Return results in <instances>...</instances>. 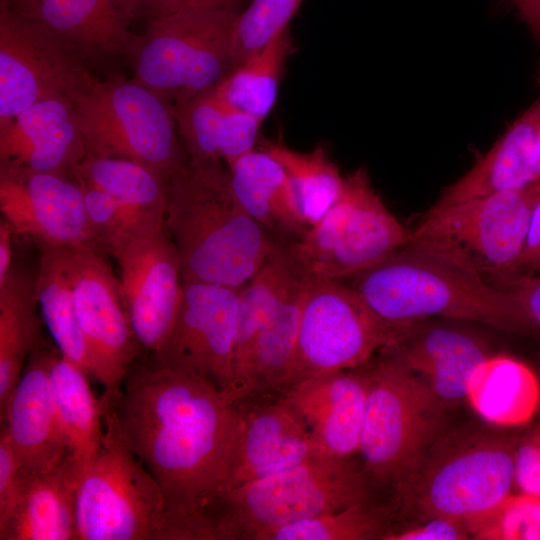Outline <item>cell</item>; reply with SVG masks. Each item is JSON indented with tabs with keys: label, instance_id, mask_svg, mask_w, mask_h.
I'll return each mask as SVG.
<instances>
[{
	"label": "cell",
	"instance_id": "cell-1",
	"mask_svg": "<svg viewBox=\"0 0 540 540\" xmlns=\"http://www.w3.org/2000/svg\"><path fill=\"white\" fill-rule=\"evenodd\" d=\"M101 401L112 406L126 442L160 486L165 540H211L212 516L235 462L238 405L212 381L153 354L132 365L115 397Z\"/></svg>",
	"mask_w": 540,
	"mask_h": 540
},
{
	"label": "cell",
	"instance_id": "cell-2",
	"mask_svg": "<svg viewBox=\"0 0 540 540\" xmlns=\"http://www.w3.org/2000/svg\"><path fill=\"white\" fill-rule=\"evenodd\" d=\"M346 280L381 320L396 327L445 317L525 334L521 312L506 290L465 259L424 241L408 240Z\"/></svg>",
	"mask_w": 540,
	"mask_h": 540
},
{
	"label": "cell",
	"instance_id": "cell-3",
	"mask_svg": "<svg viewBox=\"0 0 540 540\" xmlns=\"http://www.w3.org/2000/svg\"><path fill=\"white\" fill-rule=\"evenodd\" d=\"M164 226L186 283L241 288L283 242L233 194L222 160H188L167 183Z\"/></svg>",
	"mask_w": 540,
	"mask_h": 540
},
{
	"label": "cell",
	"instance_id": "cell-4",
	"mask_svg": "<svg viewBox=\"0 0 540 540\" xmlns=\"http://www.w3.org/2000/svg\"><path fill=\"white\" fill-rule=\"evenodd\" d=\"M377 486L355 457H311L225 491L211 540H263L283 526L373 499Z\"/></svg>",
	"mask_w": 540,
	"mask_h": 540
},
{
	"label": "cell",
	"instance_id": "cell-5",
	"mask_svg": "<svg viewBox=\"0 0 540 540\" xmlns=\"http://www.w3.org/2000/svg\"><path fill=\"white\" fill-rule=\"evenodd\" d=\"M518 439L488 429L441 433L394 490L396 507L421 522L486 513L511 495Z\"/></svg>",
	"mask_w": 540,
	"mask_h": 540
},
{
	"label": "cell",
	"instance_id": "cell-6",
	"mask_svg": "<svg viewBox=\"0 0 540 540\" xmlns=\"http://www.w3.org/2000/svg\"><path fill=\"white\" fill-rule=\"evenodd\" d=\"M366 370L359 455L377 488L394 491L442 433L447 406L382 351Z\"/></svg>",
	"mask_w": 540,
	"mask_h": 540
},
{
	"label": "cell",
	"instance_id": "cell-7",
	"mask_svg": "<svg viewBox=\"0 0 540 540\" xmlns=\"http://www.w3.org/2000/svg\"><path fill=\"white\" fill-rule=\"evenodd\" d=\"M73 105L87 154L137 162L167 183L186 163L171 105L134 79L93 78Z\"/></svg>",
	"mask_w": 540,
	"mask_h": 540
},
{
	"label": "cell",
	"instance_id": "cell-8",
	"mask_svg": "<svg viewBox=\"0 0 540 540\" xmlns=\"http://www.w3.org/2000/svg\"><path fill=\"white\" fill-rule=\"evenodd\" d=\"M101 405L102 445L76 492L77 540H165L160 486L126 442L112 406Z\"/></svg>",
	"mask_w": 540,
	"mask_h": 540
},
{
	"label": "cell",
	"instance_id": "cell-9",
	"mask_svg": "<svg viewBox=\"0 0 540 540\" xmlns=\"http://www.w3.org/2000/svg\"><path fill=\"white\" fill-rule=\"evenodd\" d=\"M237 8H198L147 22L131 57L134 80L171 106L215 86L232 70Z\"/></svg>",
	"mask_w": 540,
	"mask_h": 540
},
{
	"label": "cell",
	"instance_id": "cell-10",
	"mask_svg": "<svg viewBox=\"0 0 540 540\" xmlns=\"http://www.w3.org/2000/svg\"><path fill=\"white\" fill-rule=\"evenodd\" d=\"M407 241L408 230L371 186L367 173L358 169L344 177L335 203L291 246L307 275L346 280Z\"/></svg>",
	"mask_w": 540,
	"mask_h": 540
},
{
	"label": "cell",
	"instance_id": "cell-11",
	"mask_svg": "<svg viewBox=\"0 0 540 540\" xmlns=\"http://www.w3.org/2000/svg\"><path fill=\"white\" fill-rule=\"evenodd\" d=\"M539 197L540 181L523 189L434 204L408 230V240L446 249L494 283L514 275Z\"/></svg>",
	"mask_w": 540,
	"mask_h": 540
},
{
	"label": "cell",
	"instance_id": "cell-12",
	"mask_svg": "<svg viewBox=\"0 0 540 540\" xmlns=\"http://www.w3.org/2000/svg\"><path fill=\"white\" fill-rule=\"evenodd\" d=\"M403 327L381 320L346 282L308 275L291 385L366 365Z\"/></svg>",
	"mask_w": 540,
	"mask_h": 540
},
{
	"label": "cell",
	"instance_id": "cell-13",
	"mask_svg": "<svg viewBox=\"0 0 540 540\" xmlns=\"http://www.w3.org/2000/svg\"><path fill=\"white\" fill-rule=\"evenodd\" d=\"M92 247H65L79 325L90 374L103 386L101 399L117 395L139 355V344L126 309L119 279Z\"/></svg>",
	"mask_w": 540,
	"mask_h": 540
},
{
	"label": "cell",
	"instance_id": "cell-14",
	"mask_svg": "<svg viewBox=\"0 0 540 540\" xmlns=\"http://www.w3.org/2000/svg\"><path fill=\"white\" fill-rule=\"evenodd\" d=\"M92 80L50 30L1 1L0 128L40 101H73Z\"/></svg>",
	"mask_w": 540,
	"mask_h": 540
},
{
	"label": "cell",
	"instance_id": "cell-15",
	"mask_svg": "<svg viewBox=\"0 0 540 540\" xmlns=\"http://www.w3.org/2000/svg\"><path fill=\"white\" fill-rule=\"evenodd\" d=\"M239 292L240 288L217 284H183L172 327L152 354L227 392L233 378Z\"/></svg>",
	"mask_w": 540,
	"mask_h": 540
},
{
	"label": "cell",
	"instance_id": "cell-16",
	"mask_svg": "<svg viewBox=\"0 0 540 540\" xmlns=\"http://www.w3.org/2000/svg\"><path fill=\"white\" fill-rule=\"evenodd\" d=\"M113 257L133 332L142 348L156 352L172 327L183 290L175 245L162 226L134 236Z\"/></svg>",
	"mask_w": 540,
	"mask_h": 540
},
{
	"label": "cell",
	"instance_id": "cell-17",
	"mask_svg": "<svg viewBox=\"0 0 540 540\" xmlns=\"http://www.w3.org/2000/svg\"><path fill=\"white\" fill-rule=\"evenodd\" d=\"M0 210L16 235L38 245L100 250L74 178L0 167Z\"/></svg>",
	"mask_w": 540,
	"mask_h": 540
},
{
	"label": "cell",
	"instance_id": "cell-18",
	"mask_svg": "<svg viewBox=\"0 0 540 540\" xmlns=\"http://www.w3.org/2000/svg\"><path fill=\"white\" fill-rule=\"evenodd\" d=\"M50 30L82 63L132 57L137 0H1Z\"/></svg>",
	"mask_w": 540,
	"mask_h": 540
},
{
	"label": "cell",
	"instance_id": "cell-19",
	"mask_svg": "<svg viewBox=\"0 0 540 540\" xmlns=\"http://www.w3.org/2000/svg\"><path fill=\"white\" fill-rule=\"evenodd\" d=\"M238 407L241 426L227 490L323 455L310 427L284 395Z\"/></svg>",
	"mask_w": 540,
	"mask_h": 540
},
{
	"label": "cell",
	"instance_id": "cell-20",
	"mask_svg": "<svg viewBox=\"0 0 540 540\" xmlns=\"http://www.w3.org/2000/svg\"><path fill=\"white\" fill-rule=\"evenodd\" d=\"M380 351L420 380L446 406L466 397L471 372L490 356L477 335L426 320L404 326Z\"/></svg>",
	"mask_w": 540,
	"mask_h": 540
},
{
	"label": "cell",
	"instance_id": "cell-21",
	"mask_svg": "<svg viewBox=\"0 0 540 540\" xmlns=\"http://www.w3.org/2000/svg\"><path fill=\"white\" fill-rule=\"evenodd\" d=\"M87 150L73 101H40L0 128V167L73 177Z\"/></svg>",
	"mask_w": 540,
	"mask_h": 540
},
{
	"label": "cell",
	"instance_id": "cell-22",
	"mask_svg": "<svg viewBox=\"0 0 540 540\" xmlns=\"http://www.w3.org/2000/svg\"><path fill=\"white\" fill-rule=\"evenodd\" d=\"M367 394L366 365L292 384L284 396L302 415L323 455L359 454Z\"/></svg>",
	"mask_w": 540,
	"mask_h": 540
},
{
	"label": "cell",
	"instance_id": "cell-23",
	"mask_svg": "<svg viewBox=\"0 0 540 540\" xmlns=\"http://www.w3.org/2000/svg\"><path fill=\"white\" fill-rule=\"evenodd\" d=\"M55 351L34 348L0 418L23 473L40 470L68 452L50 378Z\"/></svg>",
	"mask_w": 540,
	"mask_h": 540
},
{
	"label": "cell",
	"instance_id": "cell-24",
	"mask_svg": "<svg viewBox=\"0 0 540 540\" xmlns=\"http://www.w3.org/2000/svg\"><path fill=\"white\" fill-rule=\"evenodd\" d=\"M22 474L20 500L0 528V540H77L75 499L81 472L70 454Z\"/></svg>",
	"mask_w": 540,
	"mask_h": 540
},
{
	"label": "cell",
	"instance_id": "cell-25",
	"mask_svg": "<svg viewBox=\"0 0 540 540\" xmlns=\"http://www.w3.org/2000/svg\"><path fill=\"white\" fill-rule=\"evenodd\" d=\"M539 130L540 97L462 177L442 191L435 205L523 189L538 182L532 160Z\"/></svg>",
	"mask_w": 540,
	"mask_h": 540
},
{
	"label": "cell",
	"instance_id": "cell-26",
	"mask_svg": "<svg viewBox=\"0 0 540 540\" xmlns=\"http://www.w3.org/2000/svg\"><path fill=\"white\" fill-rule=\"evenodd\" d=\"M234 196L242 208L276 240L291 244L309 230L295 189L283 167L254 149L228 167Z\"/></svg>",
	"mask_w": 540,
	"mask_h": 540
},
{
	"label": "cell",
	"instance_id": "cell-27",
	"mask_svg": "<svg viewBox=\"0 0 540 540\" xmlns=\"http://www.w3.org/2000/svg\"><path fill=\"white\" fill-rule=\"evenodd\" d=\"M307 278L293 285L260 330L235 404L281 396L290 387Z\"/></svg>",
	"mask_w": 540,
	"mask_h": 540
},
{
	"label": "cell",
	"instance_id": "cell-28",
	"mask_svg": "<svg viewBox=\"0 0 540 540\" xmlns=\"http://www.w3.org/2000/svg\"><path fill=\"white\" fill-rule=\"evenodd\" d=\"M485 421L503 428L528 424L540 406V378L525 363L489 356L471 372L466 397Z\"/></svg>",
	"mask_w": 540,
	"mask_h": 540
},
{
	"label": "cell",
	"instance_id": "cell-29",
	"mask_svg": "<svg viewBox=\"0 0 540 540\" xmlns=\"http://www.w3.org/2000/svg\"><path fill=\"white\" fill-rule=\"evenodd\" d=\"M304 274L291 244L283 243L240 288L233 378L229 390L225 392L231 400L245 377L260 330Z\"/></svg>",
	"mask_w": 540,
	"mask_h": 540
},
{
	"label": "cell",
	"instance_id": "cell-30",
	"mask_svg": "<svg viewBox=\"0 0 540 540\" xmlns=\"http://www.w3.org/2000/svg\"><path fill=\"white\" fill-rule=\"evenodd\" d=\"M73 178L113 197L139 234L164 226L167 182L146 166L128 159L87 154Z\"/></svg>",
	"mask_w": 540,
	"mask_h": 540
},
{
	"label": "cell",
	"instance_id": "cell-31",
	"mask_svg": "<svg viewBox=\"0 0 540 540\" xmlns=\"http://www.w3.org/2000/svg\"><path fill=\"white\" fill-rule=\"evenodd\" d=\"M38 308L36 278L11 268L0 282V418L38 345Z\"/></svg>",
	"mask_w": 540,
	"mask_h": 540
},
{
	"label": "cell",
	"instance_id": "cell-32",
	"mask_svg": "<svg viewBox=\"0 0 540 540\" xmlns=\"http://www.w3.org/2000/svg\"><path fill=\"white\" fill-rule=\"evenodd\" d=\"M89 377L56 349L50 378L67 450L81 476L98 454L104 434L101 401L95 397Z\"/></svg>",
	"mask_w": 540,
	"mask_h": 540
},
{
	"label": "cell",
	"instance_id": "cell-33",
	"mask_svg": "<svg viewBox=\"0 0 540 540\" xmlns=\"http://www.w3.org/2000/svg\"><path fill=\"white\" fill-rule=\"evenodd\" d=\"M36 293L39 310L59 353L90 377V365L68 275L65 247L38 245Z\"/></svg>",
	"mask_w": 540,
	"mask_h": 540
},
{
	"label": "cell",
	"instance_id": "cell-34",
	"mask_svg": "<svg viewBox=\"0 0 540 540\" xmlns=\"http://www.w3.org/2000/svg\"><path fill=\"white\" fill-rule=\"evenodd\" d=\"M290 48L286 28L234 67L216 86L218 93L230 106L264 121L276 102Z\"/></svg>",
	"mask_w": 540,
	"mask_h": 540
},
{
	"label": "cell",
	"instance_id": "cell-35",
	"mask_svg": "<svg viewBox=\"0 0 540 540\" xmlns=\"http://www.w3.org/2000/svg\"><path fill=\"white\" fill-rule=\"evenodd\" d=\"M258 149L269 154L283 167L310 227L340 196L345 176L341 175L324 148L316 147L310 152H299L282 142L263 140Z\"/></svg>",
	"mask_w": 540,
	"mask_h": 540
},
{
	"label": "cell",
	"instance_id": "cell-36",
	"mask_svg": "<svg viewBox=\"0 0 540 540\" xmlns=\"http://www.w3.org/2000/svg\"><path fill=\"white\" fill-rule=\"evenodd\" d=\"M393 512L389 506L377 505L371 499L283 526L263 540H383L392 529Z\"/></svg>",
	"mask_w": 540,
	"mask_h": 540
},
{
	"label": "cell",
	"instance_id": "cell-37",
	"mask_svg": "<svg viewBox=\"0 0 540 540\" xmlns=\"http://www.w3.org/2000/svg\"><path fill=\"white\" fill-rule=\"evenodd\" d=\"M229 104L216 86L171 106L178 135L188 160H221L219 139Z\"/></svg>",
	"mask_w": 540,
	"mask_h": 540
},
{
	"label": "cell",
	"instance_id": "cell-38",
	"mask_svg": "<svg viewBox=\"0 0 540 540\" xmlns=\"http://www.w3.org/2000/svg\"><path fill=\"white\" fill-rule=\"evenodd\" d=\"M467 522L471 539L540 540V497L511 494Z\"/></svg>",
	"mask_w": 540,
	"mask_h": 540
},
{
	"label": "cell",
	"instance_id": "cell-39",
	"mask_svg": "<svg viewBox=\"0 0 540 540\" xmlns=\"http://www.w3.org/2000/svg\"><path fill=\"white\" fill-rule=\"evenodd\" d=\"M303 0H251L235 23L232 69L288 28Z\"/></svg>",
	"mask_w": 540,
	"mask_h": 540
},
{
	"label": "cell",
	"instance_id": "cell-40",
	"mask_svg": "<svg viewBox=\"0 0 540 540\" xmlns=\"http://www.w3.org/2000/svg\"><path fill=\"white\" fill-rule=\"evenodd\" d=\"M76 181L83 192L87 218L94 240L103 253L113 257L139 233L113 197L89 183Z\"/></svg>",
	"mask_w": 540,
	"mask_h": 540
},
{
	"label": "cell",
	"instance_id": "cell-41",
	"mask_svg": "<svg viewBox=\"0 0 540 540\" xmlns=\"http://www.w3.org/2000/svg\"><path fill=\"white\" fill-rule=\"evenodd\" d=\"M262 123L257 117L228 106L219 139V157L228 167L255 149Z\"/></svg>",
	"mask_w": 540,
	"mask_h": 540
},
{
	"label": "cell",
	"instance_id": "cell-42",
	"mask_svg": "<svg viewBox=\"0 0 540 540\" xmlns=\"http://www.w3.org/2000/svg\"><path fill=\"white\" fill-rule=\"evenodd\" d=\"M514 487L540 497V422L519 435L514 455Z\"/></svg>",
	"mask_w": 540,
	"mask_h": 540
},
{
	"label": "cell",
	"instance_id": "cell-43",
	"mask_svg": "<svg viewBox=\"0 0 540 540\" xmlns=\"http://www.w3.org/2000/svg\"><path fill=\"white\" fill-rule=\"evenodd\" d=\"M23 487L21 464L6 428H0V528L12 517Z\"/></svg>",
	"mask_w": 540,
	"mask_h": 540
},
{
	"label": "cell",
	"instance_id": "cell-44",
	"mask_svg": "<svg viewBox=\"0 0 540 540\" xmlns=\"http://www.w3.org/2000/svg\"><path fill=\"white\" fill-rule=\"evenodd\" d=\"M493 285L506 290L515 300L525 327V334H540V273L515 275Z\"/></svg>",
	"mask_w": 540,
	"mask_h": 540
},
{
	"label": "cell",
	"instance_id": "cell-45",
	"mask_svg": "<svg viewBox=\"0 0 540 540\" xmlns=\"http://www.w3.org/2000/svg\"><path fill=\"white\" fill-rule=\"evenodd\" d=\"M470 538L466 519L435 517L415 526L391 529L383 537V540H463Z\"/></svg>",
	"mask_w": 540,
	"mask_h": 540
},
{
	"label": "cell",
	"instance_id": "cell-46",
	"mask_svg": "<svg viewBox=\"0 0 540 540\" xmlns=\"http://www.w3.org/2000/svg\"><path fill=\"white\" fill-rule=\"evenodd\" d=\"M239 0H137L138 17L146 22L198 8H237Z\"/></svg>",
	"mask_w": 540,
	"mask_h": 540
},
{
	"label": "cell",
	"instance_id": "cell-47",
	"mask_svg": "<svg viewBox=\"0 0 540 540\" xmlns=\"http://www.w3.org/2000/svg\"><path fill=\"white\" fill-rule=\"evenodd\" d=\"M538 272L540 273V197L534 205L525 243L512 276L534 275Z\"/></svg>",
	"mask_w": 540,
	"mask_h": 540
},
{
	"label": "cell",
	"instance_id": "cell-48",
	"mask_svg": "<svg viewBox=\"0 0 540 540\" xmlns=\"http://www.w3.org/2000/svg\"><path fill=\"white\" fill-rule=\"evenodd\" d=\"M14 230L4 218L0 221V282L12 268V241Z\"/></svg>",
	"mask_w": 540,
	"mask_h": 540
},
{
	"label": "cell",
	"instance_id": "cell-49",
	"mask_svg": "<svg viewBox=\"0 0 540 540\" xmlns=\"http://www.w3.org/2000/svg\"><path fill=\"white\" fill-rule=\"evenodd\" d=\"M533 36L540 43V0H513Z\"/></svg>",
	"mask_w": 540,
	"mask_h": 540
},
{
	"label": "cell",
	"instance_id": "cell-50",
	"mask_svg": "<svg viewBox=\"0 0 540 540\" xmlns=\"http://www.w3.org/2000/svg\"><path fill=\"white\" fill-rule=\"evenodd\" d=\"M532 166L537 180L540 181V130L534 148Z\"/></svg>",
	"mask_w": 540,
	"mask_h": 540
}]
</instances>
